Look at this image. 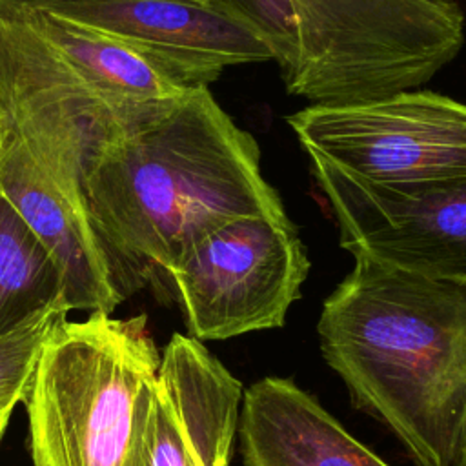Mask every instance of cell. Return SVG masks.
Segmentation results:
<instances>
[{"label":"cell","instance_id":"obj_1","mask_svg":"<svg viewBox=\"0 0 466 466\" xmlns=\"http://www.w3.org/2000/svg\"><path fill=\"white\" fill-rule=\"evenodd\" d=\"M89 229L122 300L164 286L200 238L242 217L284 218L257 140L208 87L189 89L113 142L86 178Z\"/></svg>","mask_w":466,"mask_h":466},{"label":"cell","instance_id":"obj_2","mask_svg":"<svg viewBox=\"0 0 466 466\" xmlns=\"http://www.w3.org/2000/svg\"><path fill=\"white\" fill-rule=\"evenodd\" d=\"M326 364L415 466H466V280L355 257L317 322Z\"/></svg>","mask_w":466,"mask_h":466},{"label":"cell","instance_id":"obj_3","mask_svg":"<svg viewBox=\"0 0 466 466\" xmlns=\"http://www.w3.org/2000/svg\"><path fill=\"white\" fill-rule=\"evenodd\" d=\"M158 366L146 315L64 320L24 400L33 466H153Z\"/></svg>","mask_w":466,"mask_h":466},{"label":"cell","instance_id":"obj_4","mask_svg":"<svg viewBox=\"0 0 466 466\" xmlns=\"http://www.w3.org/2000/svg\"><path fill=\"white\" fill-rule=\"evenodd\" d=\"M299 66L286 89L311 104H350L410 91L464 44L457 0H289Z\"/></svg>","mask_w":466,"mask_h":466},{"label":"cell","instance_id":"obj_5","mask_svg":"<svg viewBox=\"0 0 466 466\" xmlns=\"http://www.w3.org/2000/svg\"><path fill=\"white\" fill-rule=\"evenodd\" d=\"M166 102H107L35 29L22 5L0 0V135L27 149L80 217L86 218L84 186L96 160Z\"/></svg>","mask_w":466,"mask_h":466},{"label":"cell","instance_id":"obj_6","mask_svg":"<svg viewBox=\"0 0 466 466\" xmlns=\"http://www.w3.org/2000/svg\"><path fill=\"white\" fill-rule=\"evenodd\" d=\"M309 258L289 217H242L208 233L167 271L193 339L280 328L300 299Z\"/></svg>","mask_w":466,"mask_h":466},{"label":"cell","instance_id":"obj_7","mask_svg":"<svg viewBox=\"0 0 466 466\" xmlns=\"http://www.w3.org/2000/svg\"><path fill=\"white\" fill-rule=\"evenodd\" d=\"M311 160L373 184L466 177V104L400 91L350 104H311L286 116Z\"/></svg>","mask_w":466,"mask_h":466},{"label":"cell","instance_id":"obj_8","mask_svg":"<svg viewBox=\"0 0 466 466\" xmlns=\"http://www.w3.org/2000/svg\"><path fill=\"white\" fill-rule=\"evenodd\" d=\"M353 257L446 280H466V177L373 184L311 160Z\"/></svg>","mask_w":466,"mask_h":466},{"label":"cell","instance_id":"obj_9","mask_svg":"<svg viewBox=\"0 0 466 466\" xmlns=\"http://www.w3.org/2000/svg\"><path fill=\"white\" fill-rule=\"evenodd\" d=\"M144 56L184 89L229 66L273 60L262 36L217 0H49L36 5Z\"/></svg>","mask_w":466,"mask_h":466},{"label":"cell","instance_id":"obj_10","mask_svg":"<svg viewBox=\"0 0 466 466\" xmlns=\"http://www.w3.org/2000/svg\"><path fill=\"white\" fill-rule=\"evenodd\" d=\"M242 382L191 335L173 333L153 406V466H231Z\"/></svg>","mask_w":466,"mask_h":466},{"label":"cell","instance_id":"obj_11","mask_svg":"<svg viewBox=\"0 0 466 466\" xmlns=\"http://www.w3.org/2000/svg\"><path fill=\"white\" fill-rule=\"evenodd\" d=\"M237 437L244 466H390L284 377L244 390Z\"/></svg>","mask_w":466,"mask_h":466},{"label":"cell","instance_id":"obj_12","mask_svg":"<svg viewBox=\"0 0 466 466\" xmlns=\"http://www.w3.org/2000/svg\"><path fill=\"white\" fill-rule=\"evenodd\" d=\"M0 137V193L55 260L66 308L111 315L120 299L87 220L58 193L18 140Z\"/></svg>","mask_w":466,"mask_h":466},{"label":"cell","instance_id":"obj_13","mask_svg":"<svg viewBox=\"0 0 466 466\" xmlns=\"http://www.w3.org/2000/svg\"><path fill=\"white\" fill-rule=\"evenodd\" d=\"M22 7L27 20L66 64L107 102L138 107L178 98L189 91L160 73L137 51L49 11Z\"/></svg>","mask_w":466,"mask_h":466},{"label":"cell","instance_id":"obj_14","mask_svg":"<svg viewBox=\"0 0 466 466\" xmlns=\"http://www.w3.org/2000/svg\"><path fill=\"white\" fill-rule=\"evenodd\" d=\"M58 302L64 286L55 260L0 193V335Z\"/></svg>","mask_w":466,"mask_h":466},{"label":"cell","instance_id":"obj_15","mask_svg":"<svg viewBox=\"0 0 466 466\" xmlns=\"http://www.w3.org/2000/svg\"><path fill=\"white\" fill-rule=\"evenodd\" d=\"M67 313L66 304L58 302L0 335V411L11 413L25 400L44 348L55 329L67 320Z\"/></svg>","mask_w":466,"mask_h":466},{"label":"cell","instance_id":"obj_16","mask_svg":"<svg viewBox=\"0 0 466 466\" xmlns=\"http://www.w3.org/2000/svg\"><path fill=\"white\" fill-rule=\"evenodd\" d=\"M249 27L273 51L286 89L293 84L299 66V40L289 0H217Z\"/></svg>","mask_w":466,"mask_h":466},{"label":"cell","instance_id":"obj_17","mask_svg":"<svg viewBox=\"0 0 466 466\" xmlns=\"http://www.w3.org/2000/svg\"><path fill=\"white\" fill-rule=\"evenodd\" d=\"M9 417H11L9 411H0V441H2V435H4L5 426H7V422H9Z\"/></svg>","mask_w":466,"mask_h":466},{"label":"cell","instance_id":"obj_18","mask_svg":"<svg viewBox=\"0 0 466 466\" xmlns=\"http://www.w3.org/2000/svg\"><path fill=\"white\" fill-rule=\"evenodd\" d=\"M4 2H13V4H20V5H36L42 2H49V0H4Z\"/></svg>","mask_w":466,"mask_h":466},{"label":"cell","instance_id":"obj_19","mask_svg":"<svg viewBox=\"0 0 466 466\" xmlns=\"http://www.w3.org/2000/svg\"><path fill=\"white\" fill-rule=\"evenodd\" d=\"M0 147H2V137H0Z\"/></svg>","mask_w":466,"mask_h":466}]
</instances>
